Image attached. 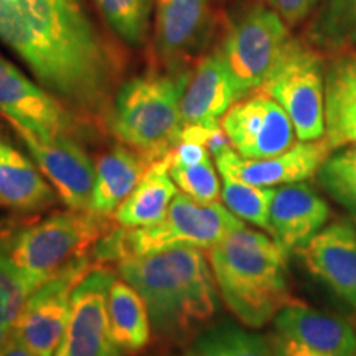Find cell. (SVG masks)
Segmentation results:
<instances>
[{
	"mask_svg": "<svg viewBox=\"0 0 356 356\" xmlns=\"http://www.w3.org/2000/svg\"><path fill=\"white\" fill-rule=\"evenodd\" d=\"M0 40L66 108L106 124L122 66L81 0H0Z\"/></svg>",
	"mask_w": 356,
	"mask_h": 356,
	"instance_id": "6da1fadb",
	"label": "cell"
},
{
	"mask_svg": "<svg viewBox=\"0 0 356 356\" xmlns=\"http://www.w3.org/2000/svg\"><path fill=\"white\" fill-rule=\"evenodd\" d=\"M121 279L144 299L155 335L185 341L215 317L216 282L203 249L180 246L118 261Z\"/></svg>",
	"mask_w": 356,
	"mask_h": 356,
	"instance_id": "7a4b0ae2",
	"label": "cell"
},
{
	"mask_svg": "<svg viewBox=\"0 0 356 356\" xmlns=\"http://www.w3.org/2000/svg\"><path fill=\"white\" fill-rule=\"evenodd\" d=\"M287 256L270 236L246 226L208 249L218 292L239 322L261 328L299 302L292 297Z\"/></svg>",
	"mask_w": 356,
	"mask_h": 356,
	"instance_id": "3957f363",
	"label": "cell"
},
{
	"mask_svg": "<svg viewBox=\"0 0 356 356\" xmlns=\"http://www.w3.org/2000/svg\"><path fill=\"white\" fill-rule=\"evenodd\" d=\"M190 76V70H155L124 83L106 121L111 134L152 163L165 159L180 142V106Z\"/></svg>",
	"mask_w": 356,
	"mask_h": 356,
	"instance_id": "277c9868",
	"label": "cell"
},
{
	"mask_svg": "<svg viewBox=\"0 0 356 356\" xmlns=\"http://www.w3.org/2000/svg\"><path fill=\"white\" fill-rule=\"evenodd\" d=\"M244 222L221 203H200L177 193L167 215L159 222L136 229H113L96 246L97 261H119L124 256H144L165 249L191 246L211 249Z\"/></svg>",
	"mask_w": 356,
	"mask_h": 356,
	"instance_id": "5b68a950",
	"label": "cell"
},
{
	"mask_svg": "<svg viewBox=\"0 0 356 356\" xmlns=\"http://www.w3.org/2000/svg\"><path fill=\"white\" fill-rule=\"evenodd\" d=\"M113 222L89 210L56 213L20 229L12 228L8 256L17 269L42 286L66 266L86 257L114 229Z\"/></svg>",
	"mask_w": 356,
	"mask_h": 356,
	"instance_id": "8992f818",
	"label": "cell"
},
{
	"mask_svg": "<svg viewBox=\"0 0 356 356\" xmlns=\"http://www.w3.org/2000/svg\"><path fill=\"white\" fill-rule=\"evenodd\" d=\"M325 55L307 38L291 37L257 91L282 106L302 142L325 137Z\"/></svg>",
	"mask_w": 356,
	"mask_h": 356,
	"instance_id": "52a82bcc",
	"label": "cell"
},
{
	"mask_svg": "<svg viewBox=\"0 0 356 356\" xmlns=\"http://www.w3.org/2000/svg\"><path fill=\"white\" fill-rule=\"evenodd\" d=\"M291 38L289 25L267 3H249L229 20L221 53L239 99L257 91Z\"/></svg>",
	"mask_w": 356,
	"mask_h": 356,
	"instance_id": "ba28073f",
	"label": "cell"
},
{
	"mask_svg": "<svg viewBox=\"0 0 356 356\" xmlns=\"http://www.w3.org/2000/svg\"><path fill=\"white\" fill-rule=\"evenodd\" d=\"M95 266L83 257L35 289L12 325V335L37 356H55L68 325L74 289Z\"/></svg>",
	"mask_w": 356,
	"mask_h": 356,
	"instance_id": "9c48e42d",
	"label": "cell"
},
{
	"mask_svg": "<svg viewBox=\"0 0 356 356\" xmlns=\"http://www.w3.org/2000/svg\"><path fill=\"white\" fill-rule=\"evenodd\" d=\"M273 322L269 341L275 356H356V327L338 315L299 300Z\"/></svg>",
	"mask_w": 356,
	"mask_h": 356,
	"instance_id": "30bf717a",
	"label": "cell"
},
{
	"mask_svg": "<svg viewBox=\"0 0 356 356\" xmlns=\"http://www.w3.org/2000/svg\"><path fill=\"white\" fill-rule=\"evenodd\" d=\"M210 0H155L154 53L159 70L186 71L215 32Z\"/></svg>",
	"mask_w": 356,
	"mask_h": 356,
	"instance_id": "8fae6325",
	"label": "cell"
},
{
	"mask_svg": "<svg viewBox=\"0 0 356 356\" xmlns=\"http://www.w3.org/2000/svg\"><path fill=\"white\" fill-rule=\"evenodd\" d=\"M221 127L243 159L259 160L284 154L296 144V129L277 101L254 91L231 106Z\"/></svg>",
	"mask_w": 356,
	"mask_h": 356,
	"instance_id": "7c38bea8",
	"label": "cell"
},
{
	"mask_svg": "<svg viewBox=\"0 0 356 356\" xmlns=\"http://www.w3.org/2000/svg\"><path fill=\"white\" fill-rule=\"evenodd\" d=\"M115 275L101 262L74 289L71 314L55 356H122L111 338L108 296Z\"/></svg>",
	"mask_w": 356,
	"mask_h": 356,
	"instance_id": "4fadbf2b",
	"label": "cell"
},
{
	"mask_svg": "<svg viewBox=\"0 0 356 356\" xmlns=\"http://www.w3.org/2000/svg\"><path fill=\"white\" fill-rule=\"evenodd\" d=\"M0 111L12 124L43 140L73 136L78 131L73 111L3 56H0Z\"/></svg>",
	"mask_w": 356,
	"mask_h": 356,
	"instance_id": "5bb4252c",
	"label": "cell"
},
{
	"mask_svg": "<svg viewBox=\"0 0 356 356\" xmlns=\"http://www.w3.org/2000/svg\"><path fill=\"white\" fill-rule=\"evenodd\" d=\"M33 155L40 172L50 180L58 197L70 210L88 211L96 178V163L71 136L43 140L12 124Z\"/></svg>",
	"mask_w": 356,
	"mask_h": 356,
	"instance_id": "9a60e30c",
	"label": "cell"
},
{
	"mask_svg": "<svg viewBox=\"0 0 356 356\" xmlns=\"http://www.w3.org/2000/svg\"><path fill=\"white\" fill-rule=\"evenodd\" d=\"M335 147L325 136L322 139L296 142L284 154L269 159H243L233 147L215 155L218 172H226L254 186L270 188L291 184H300L317 175L325 160L330 157Z\"/></svg>",
	"mask_w": 356,
	"mask_h": 356,
	"instance_id": "2e32d148",
	"label": "cell"
},
{
	"mask_svg": "<svg viewBox=\"0 0 356 356\" xmlns=\"http://www.w3.org/2000/svg\"><path fill=\"white\" fill-rule=\"evenodd\" d=\"M305 269L356 312V228L337 221L297 251Z\"/></svg>",
	"mask_w": 356,
	"mask_h": 356,
	"instance_id": "e0dca14e",
	"label": "cell"
},
{
	"mask_svg": "<svg viewBox=\"0 0 356 356\" xmlns=\"http://www.w3.org/2000/svg\"><path fill=\"white\" fill-rule=\"evenodd\" d=\"M328 218L330 208L310 185H282L274 190L269 204V233L291 254L320 233Z\"/></svg>",
	"mask_w": 356,
	"mask_h": 356,
	"instance_id": "ac0fdd59",
	"label": "cell"
},
{
	"mask_svg": "<svg viewBox=\"0 0 356 356\" xmlns=\"http://www.w3.org/2000/svg\"><path fill=\"white\" fill-rule=\"evenodd\" d=\"M239 101L238 89L221 53L215 48L198 58L181 97V119L186 124L218 126L231 106Z\"/></svg>",
	"mask_w": 356,
	"mask_h": 356,
	"instance_id": "d6986e66",
	"label": "cell"
},
{
	"mask_svg": "<svg viewBox=\"0 0 356 356\" xmlns=\"http://www.w3.org/2000/svg\"><path fill=\"white\" fill-rule=\"evenodd\" d=\"M154 163L127 145H115L96 162V178L89 198V211L109 218L137 185L144 180Z\"/></svg>",
	"mask_w": 356,
	"mask_h": 356,
	"instance_id": "ffe728a7",
	"label": "cell"
},
{
	"mask_svg": "<svg viewBox=\"0 0 356 356\" xmlns=\"http://www.w3.org/2000/svg\"><path fill=\"white\" fill-rule=\"evenodd\" d=\"M0 198L17 211H42L56 202L51 185L19 150L0 142Z\"/></svg>",
	"mask_w": 356,
	"mask_h": 356,
	"instance_id": "44dd1931",
	"label": "cell"
},
{
	"mask_svg": "<svg viewBox=\"0 0 356 356\" xmlns=\"http://www.w3.org/2000/svg\"><path fill=\"white\" fill-rule=\"evenodd\" d=\"M168 155L154 163L144 180L114 211L115 225L124 229H136L159 222L167 215L170 203L177 197V185L168 173Z\"/></svg>",
	"mask_w": 356,
	"mask_h": 356,
	"instance_id": "7402d4cb",
	"label": "cell"
},
{
	"mask_svg": "<svg viewBox=\"0 0 356 356\" xmlns=\"http://www.w3.org/2000/svg\"><path fill=\"white\" fill-rule=\"evenodd\" d=\"M111 338L122 353H139L152 335L149 310L140 293L124 279H114L108 296Z\"/></svg>",
	"mask_w": 356,
	"mask_h": 356,
	"instance_id": "603a6c76",
	"label": "cell"
},
{
	"mask_svg": "<svg viewBox=\"0 0 356 356\" xmlns=\"http://www.w3.org/2000/svg\"><path fill=\"white\" fill-rule=\"evenodd\" d=\"M305 38L327 56L353 51L356 0H322L307 25Z\"/></svg>",
	"mask_w": 356,
	"mask_h": 356,
	"instance_id": "cb8c5ba5",
	"label": "cell"
},
{
	"mask_svg": "<svg viewBox=\"0 0 356 356\" xmlns=\"http://www.w3.org/2000/svg\"><path fill=\"white\" fill-rule=\"evenodd\" d=\"M200 356H275L269 338L251 333L231 322H221L195 338Z\"/></svg>",
	"mask_w": 356,
	"mask_h": 356,
	"instance_id": "d4e9b609",
	"label": "cell"
},
{
	"mask_svg": "<svg viewBox=\"0 0 356 356\" xmlns=\"http://www.w3.org/2000/svg\"><path fill=\"white\" fill-rule=\"evenodd\" d=\"M119 38L131 47L147 43L155 0H95Z\"/></svg>",
	"mask_w": 356,
	"mask_h": 356,
	"instance_id": "484cf974",
	"label": "cell"
},
{
	"mask_svg": "<svg viewBox=\"0 0 356 356\" xmlns=\"http://www.w3.org/2000/svg\"><path fill=\"white\" fill-rule=\"evenodd\" d=\"M10 229V226L0 225V325L12 328L26 299L40 286L17 269L8 256L7 241Z\"/></svg>",
	"mask_w": 356,
	"mask_h": 356,
	"instance_id": "4316f807",
	"label": "cell"
},
{
	"mask_svg": "<svg viewBox=\"0 0 356 356\" xmlns=\"http://www.w3.org/2000/svg\"><path fill=\"white\" fill-rule=\"evenodd\" d=\"M222 178L221 197L225 207L239 218L257 228L269 231V204L274 188H262L239 180L231 173L220 172Z\"/></svg>",
	"mask_w": 356,
	"mask_h": 356,
	"instance_id": "83f0119b",
	"label": "cell"
},
{
	"mask_svg": "<svg viewBox=\"0 0 356 356\" xmlns=\"http://www.w3.org/2000/svg\"><path fill=\"white\" fill-rule=\"evenodd\" d=\"M317 180L356 221V147L330 155L317 172Z\"/></svg>",
	"mask_w": 356,
	"mask_h": 356,
	"instance_id": "f1b7e54d",
	"label": "cell"
},
{
	"mask_svg": "<svg viewBox=\"0 0 356 356\" xmlns=\"http://www.w3.org/2000/svg\"><path fill=\"white\" fill-rule=\"evenodd\" d=\"M325 136L338 147H356V95L325 79Z\"/></svg>",
	"mask_w": 356,
	"mask_h": 356,
	"instance_id": "f546056e",
	"label": "cell"
},
{
	"mask_svg": "<svg viewBox=\"0 0 356 356\" xmlns=\"http://www.w3.org/2000/svg\"><path fill=\"white\" fill-rule=\"evenodd\" d=\"M168 173L178 188L190 198L200 203H218L221 185L211 159L197 165H172Z\"/></svg>",
	"mask_w": 356,
	"mask_h": 356,
	"instance_id": "4dcf8cb0",
	"label": "cell"
},
{
	"mask_svg": "<svg viewBox=\"0 0 356 356\" xmlns=\"http://www.w3.org/2000/svg\"><path fill=\"white\" fill-rule=\"evenodd\" d=\"M325 79L356 95V53L346 51L330 56L325 66Z\"/></svg>",
	"mask_w": 356,
	"mask_h": 356,
	"instance_id": "1f68e13d",
	"label": "cell"
},
{
	"mask_svg": "<svg viewBox=\"0 0 356 356\" xmlns=\"http://www.w3.org/2000/svg\"><path fill=\"white\" fill-rule=\"evenodd\" d=\"M320 2L322 0H264V3L277 12L289 26L304 22Z\"/></svg>",
	"mask_w": 356,
	"mask_h": 356,
	"instance_id": "d6a6232c",
	"label": "cell"
},
{
	"mask_svg": "<svg viewBox=\"0 0 356 356\" xmlns=\"http://www.w3.org/2000/svg\"><path fill=\"white\" fill-rule=\"evenodd\" d=\"M210 150L208 147L197 142H186L180 140L173 149L168 152V159H170L172 165H197L200 162L211 159ZM168 167V168H170Z\"/></svg>",
	"mask_w": 356,
	"mask_h": 356,
	"instance_id": "836d02e7",
	"label": "cell"
},
{
	"mask_svg": "<svg viewBox=\"0 0 356 356\" xmlns=\"http://www.w3.org/2000/svg\"><path fill=\"white\" fill-rule=\"evenodd\" d=\"M0 356H37V355L26 348L20 340H17L15 337L10 335V338H8L6 343H3L2 348H0Z\"/></svg>",
	"mask_w": 356,
	"mask_h": 356,
	"instance_id": "e575fe53",
	"label": "cell"
},
{
	"mask_svg": "<svg viewBox=\"0 0 356 356\" xmlns=\"http://www.w3.org/2000/svg\"><path fill=\"white\" fill-rule=\"evenodd\" d=\"M10 335H12V328L2 327V325H0V348H2L3 343H6L8 338H10Z\"/></svg>",
	"mask_w": 356,
	"mask_h": 356,
	"instance_id": "d590c367",
	"label": "cell"
},
{
	"mask_svg": "<svg viewBox=\"0 0 356 356\" xmlns=\"http://www.w3.org/2000/svg\"><path fill=\"white\" fill-rule=\"evenodd\" d=\"M177 356H200V355H198L197 351H195L193 348H191V350H185V351H181V353H180V355H177Z\"/></svg>",
	"mask_w": 356,
	"mask_h": 356,
	"instance_id": "8d00e7d4",
	"label": "cell"
},
{
	"mask_svg": "<svg viewBox=\"0 0 356 356\" xmlns=\"http://www.w3.org/2000/svg\"><path fill=\"white\" fill-rule=\"evenodd\" d=\"M0 202H2V198H0Z\"/></svg>",
	"mask_w": 356,
	"mask_h": 356,
	"instance_id": "74e56055",
	"label": "cell"
}]
</instances>
